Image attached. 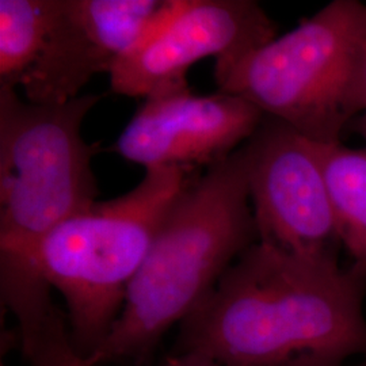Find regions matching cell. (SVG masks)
I'll use <instances>...</instances> for the list:
<instances>
[{"mask_svg": "<svg viewBox=\"0 0 366 366\" xmlns=\"http://www.w3.org/2000/svg\"><path fill=\"white\" fill-rule=\"evenodd\" d=\"M366 270L335 252L257 242L179 327L174 354L229 366H345L366 360Z\"/></svg>", "mask_w": 366, "mask_h": 366, "instance_id": "obj_1", "label": "cell"}, {"mask_svg": "<svg viewBox=\"0 0 366 366\" xmlns=\"http://www.w3.org/2000/svg\"><path fill=\"white\" fill-rule=\"evenodd\" d=\"M259 240L240 149L201 172L160 224L92 366L144 360Z\"/></svg>", "mask_w": 366, "mask_h": 366, "instance_id": "obj_2", "label": "cell"}, {"mask_svg": "<svg viewBox=\"0 0 366 366\" xmlns=\"http://www.w3.org/2000/svg\"><path fill=\"white\" fill-rule=\"evenodd\" d=\"M198 175L179 167L145 170L131 192L59 224L39 240L24 273L0 282L1 302L21 305L56 289L66 301L75 349L90 357L121 314L167 212Z\"/></svg>", "mask_w": 366, "mask_h": 366, "instance_id": "obj_3", "label": "cell"}, {"mask_svg": "<svg viewBox=\"0 0 366 366\" xmlns=\"http://www.w3.org/2000/svg\"><path fill=\"white\" fill-rule=\"evenodd\" d=\"M102 98L34 104L0 90V281L22 274L44 236L97 202L92 159L101 148L81 125Z\"/></svg>", "mask_w": 366, "mask_h": 366, "instance_id": "obj_4", "label": "cell"}, {"mask_svg": "<svg viewBox=\"0 0 366 366\" xmlns=\"http://www.w3.org/2000/svg\"><path fill=\"white\" fill-rule=\"evenodd\" d=\"M366 45V6L334 0L284 36L214 68L219 90L235 94L322 144L340 143L354 118V84Z\"/></svg>", "mask_w": 366, "mask_h": 366, "instance_id": "obj_5", "label": "cell"}, {"mask_svg": "<svg viewBox=\"0 0 366 366\" xmlns=\"http://www.w3.org/2000/svg\"><path fill=\"white\" fill-rule=\"evenodd\" d=\"M183 0H51L49 24L19 83L27 101L64 104L152 37Z\"/></svg>", "mask_w": 366, "mask_h": 366, "instance_id": "obj_6", "label": "cell"}, {"mask_svg": "<svg viewBox=\"0 0 366 366\" xmlns=\"http://www.w3.org/2000/svg\"><path fill=\"white\" fill-rule=\"evenodd\" d=\"M239 149L259 242L297 254L334 252L340 235L312 142L264 116Z\"/></svg>", "mask_w": 366, "mask_h": 366, "instance_id": "obj_7", "label": "cell"}, {"mask_svg": "<svg viewBox=\"0 0 366 366\" xmlns=\"http://www.w3.org/2000/svg\"><path fill=\"white\" fill-rule=\"evenodd\" d=\"M277 37V27L254 0H183L157 33L119 57L109 72L112 92L147 98L187 84V71L213 57L229 66Z\"/></svg>", "mask_w": 366, "mask_h": 366, "instance_id": "obj_8", "label": "cell"}, {"mask_svg": "<svg viewBox=\"0 0 366 366\" xmlns=\"http://www.w3.org/2000/svg\"><path fill=\"white\" fill-rule=\"evenodd\" d=\"M263 118L235 94L197 95L189 86L177 87L147 97L112 151L145 170L209 169L244 144Z\"/></svg>", "mask_w": 366, "mask_h": 366, "instance_id": "obj_9", "label": "cell"}, {"mask_svg": "<svg viewBox=\"0 0 366 366\" xmlns=\"http://www.w3.org/2000/svg\"><path fill=\"white\" fill-rule=\"evenodd\" d=\"M312 142V140H311ZM323 170L340 243L366 270V147L312 142Z\"/></svg>", "mask_w": 366, "mask_h": 366, "instance_id": "obj_10", "label": "cell"}, {"mask_svg": "<svg viewBox=\"0 0 366 366\" xmlns=\"http://www.w3.org/2000/svg\"><path fill=\"white\" fill-rule=\"evenodd\" d=\"M51 15V0H0V90H16L31 66Z\"/></svg>", "mask_w": 366, "mask_h": 366, "instance_id": "obj_11", "label": "cell"}, {"mask_svg": "<svg viewBox=\"0 0 366 366\" xmlns=\"http://www.w3.org/2000/svg\"><path fill=\"white\" fill-rule=\"evenodd\" d=\"M19 337L30 366H92L75 349L66 315L57 307Z\"/></svg>", "mask_w": 366, "mask_h": 366, "instance_id": "obj_12", "label": "cell"}, {"mask_svg": "<svg viewBox=\"0 0 366 366\" xmlns=\"http://www.w3.org/2000/svg\"><path fill=\"white\" fill-rule=\"evenodd\" d=\"M353 106L355 117L366 114V45L354 84Z\"/></svg>", "mask_w": 366, "mask_h": 366, "instance_id": "obj_13", "label": "cell"}, {"mask_svg": "<svg viewBox=\"0 0 366 366\" xmlns=\"http://www.w3.org/2000/svg\"><path fill=\"white\" fill-rule=\"evenodd\" d=\"M157 366H229L213 361L205 357H197V355H178V354H172L166 361H163L162 364ZM345 366H366V360L362 362L357 364V365H345Z\"/></svg>", "mask_w": 366, "mask_h": 366, "instance_id": "obj_14", "label": "cell"}, {"mask_svg": "<svg viewBox=\"0 0 366 366\" xmlns=\"http://www.w3.org/2000/svg\"><path fill=\"white\" fill-rule=\"evenodd\" d=\"M350 127L366 142V114H360L350 122Z\"/></svg>", "mask_w": 366, "mask_h": 366, "instance_id": "obj_15", "label": "cell"}, {"mask_svg": "<svg viewBox=\"0 0 366 366\" xmlns=\"http://www.w3.org/2000/svg\"><path fill=\"white\" fill-rule=\"evenodd\" d=\"M1 366H4V365H1Z\"/></svg>", "mask_w": 366, "mask_h": 366, "instance_id": "obj_16", "label": "cell"}]
</instances>
